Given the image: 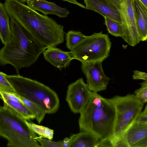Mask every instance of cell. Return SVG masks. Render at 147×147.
Instances as JSON below:
<instances>
[{"mask_svg": "<svg viewBox=\"0 0 147 147\" xmlns=\"http://www.w3.org/2000/svg\"><path fill=\"white\" fill-rule=\"evenodd\" d=\"M10 18L16 20L46 48L63 42V26L47 15L40 14L19 0H5Z\"/></svg>", "mask_w": 147, "mask_h": 147, "instance_id": "cell-1", "label": "cell"}, {"mask_svg": "<svg viewBox=\"0 0 147 147\" xmlns=\"http://www.w3.org/2000/svg\"><path fill=\"white\" fill-rule=\"evenodd\" d=\"M11 36L0 49V64L12 65L17 74L22 67L33 64L46 49L27 30L13 18H10Z\"/></svg>", "mask_w": 147, "mask_h": 147, "instance_id": "cell-2", "label": "cell"}, {"mask_svg": "<svg viewBox=\"0 0 147 147\" xmlns=\"http://www.w3.org/2000/svg\"><path fill=\"white\" fill-rule=\"evenodd\" d=\"M80 113L78 123L80 131L90 133L100 141L112 135L115 111L108 99L92 92L89 101Z\"/></svg>", "mask_w": 147, "mask_h": 147, "instance_id": "cell-3", "label": "cell"}, {"mask_svg": "<svg viewBox=\"0 0 147 147\" xmlns=\"http://www.w3.org/2000/svg\"><path fill=\"white\" fill-rule=\"evenodd\" d=\"M26 120L4 103L0 107V136L8 140V147H40L37 137Z\"/></svg>", "mask_w": 147, "mask_h": 147, "instance_id": "cell-4", "label": "cell"}, {"mask_svg": "<svg viewBox=\"0 0 147 147\" xmlns=\"http://www.w3.org/2000/svg\"><path fill=\"white\" fill-rule=\"evenodd\" d=\"M6 78L18 95L38 105L48 114L56 112L59 106L58 96L49 87L36 80L19 75Z\"/></svg>", "mask_w": 147, "mask_h": 147, "instance_id": "cell-5", "label": "cell"}, {"mask_svg": "<svg viewBox=\"0 0 147 147\" xmlns=\"http://www.w3.org/2000/svg\"><path fill=\"white\" fill-rule=\"evenodd\" d=\"M108 99L114 105L115 111L113 133L110 138H118L134 123L144 104L133 94L116 95Z\"/></svg>", "mask_w": 147, "mask_h": 147, "instance_id": "cell-6", "label": "cell"}, {"mask_svg": "<svg viewBox=\"0 0 147 147\" xmlns=\"http://www.w3.org/2000/svg\"><path fill=\"white\" fill-rule=\"evenodd\" d=\"M111 46L108 35L101 31L86 36L70 52L74 59L81 63L102 62L109 57Z\"/></svg>", "mask_w": 147, "mask_h": 147, "instance_id": "cell-7", "label": "cell"}, {"mask_svg": "<svg viewBox=\"0 0 147 147\" xmlns=\"http://www.w3.org/2000/svg\"><path fill=\"white\" fill-rule=\"evenodd\" d=\"M118 10L123 30L122 38L129 45L134 47L140 41L136 21L134 0H107Z\"/></svg>", "mask_w": 147, "mask_h": 147, "instance_id": "cell-8", "label": "cell"}, {"mask_svg": "<svg viewBox=\"0 0 147 147\" xmlns=\"http://www.w3.org/2000/svg\"><path fill=\"white\" fill-rule=\"evenodd\" d=\"M92 92L82 78L69 84L66 100L71 111L75 113H80L89 101Z\"/></svg>", "mask_w": 147, "mask_h": 147, "instance_id": "cell-9", "label": "cell"}, {"mask_svg": "<svg viewBox=\"0 0 147 147\" xmlns=\"http://www.w3.org/2000/svg\"><path fill=\"white\" fill-rule=\"evenodd\" d=\"M102 62L81 63L82 70L86 78L88 88L92 92L97 93L106 90L110 80L104 72Z\"/></svg>", "mask_w": 147, "mask_h": 147, "instance_id": "cell-10", "label": "cell"}, {"mask_svg": "<svg viewBox=\"0 0 147 147\" xmlns=\"http://www.w3.org/2000/svg\"><path fill=\"white\" fill-rule=\"evenodd\" d=\"M119 137L127 147H147V126L133 123Z\"/></svg>", "mask_w": 147, "mask_h": 147, "instance_id": "cell-11", "label": "cell"}, {"mask_svg": "<svg viewBox=\"0 0 147 147\" xmlns=\"http://www.w3.org/2000/svg\"><path fill=\"white\" fill-rule=\"evenodd\" d=\"M84 1L86 9L94 11L104 17L110 18L121 24L118 11L107 0H84Z\"/></svg>", "mask_w": 147, "mask_h": 147, "instance_id": "cell-12", "label": "cell"}, {"mask_svg": "<svg viewBox=\"0 0 147 147\" xmlns=\"http://www.w3.org/2000/svg\"><path fill=\"white\" fill-rule=\"evenodd\" d=\"M42 53L46 60L60 70L68 67L74 59L70 51H64L55 47L47 48Z\"/></svg>", "mask_w": 147, "mask_h": 147, "instance_id": "cell-13", "label": "cell"}, {"mask_svg": "<svg viewBox=\"0 0 147 147\" xmlns=\"http://www.w3.org/2000/svg\"><path fill=\"white\" fill-rule=\"evenodd\" d=\"M26 2L30 8L40 11L45 15L53 14L60 18H65L69 13L67 9L45 0H26Z\"/></svg>", "mask_w": 147, "mask_h": 147, "instance_id": "cell-14", "label": "cell"}, {"mask_svg": "<svg viewBox=\"0 0 147 147\" xmlns=\"http://www.w3.org/2000/svg\"><path fill=\"white\" fill-rule=\"evenodd\" d=\"M136 26L140 41L147 38V8L139 0H134Z\"/></svg>", "mask_w": 147, "mask_h": 147, "instance_id": "cell-15", "label": "cell"}, {"mask_svg": "<svg viewBox=\"0 0 147 147\" xmlns=\"http://www.w3.org/2000/svg\"><path fill=\"white\" fill-rule=\"evenodd\" d=\"M100 141L90 133L80 131L70 137L67 147H97Z\"/></svg>", "mask_w": 147, "mask_h": 147, "instance_id": "cell-16", "label": "cell"}, {"mask_svg": "<svg viewBox=\"0 0 147 147\" xmlns=\"http://www.w3.org/2000/svg\"><path fill=\"white\" fill-rule=\"evenodd\" d=\"M10 18L4 4L0 2V39L4 45L8 42L11 36Z\"/></svg>", "mask_w": 147, "mask_h": 147, "instance_id": "cell-17", "label": "cell"}, {"mask_svg": "<svg viewBox=\"0 0 147 147\" xmlns=\"http://www.w3.org/2000/svg\"><path fill=\"white\" fill-rule=\"evenodd\" d=\"M5 103L26 120L35 118L34 115L23 103L9 100H3Z\"/></svg>", "mask_w": 147, "mask_h": 147, "instance_id": "cell-18", "label": "cell"}, {"mask_svg": "<svg viewBox=\"0 0 147 147\" xmlns=\"http://www.w3.org/2000/svg\"><path fill=\"white\" fill-rule=\"evenodd\" d=\"M86 36L79 31H69L65 33L67 47L71 51L80 43Z\"/></svg>", "mask_w": 147, "mask_h": 147, "instance_id": "cell-19", "label": "cell"}, {"mask_svg": "<svg viewBox=\"0 0 147 147\" xmlns=\"http://www.w3.org/2000/svg\"><path fill=\"white\" fill-rule=\"evenodd\" d=\"M17 95L22 102L34 115L35 118L38 122L39 123H40L46 114L45 111L35 103L18 95L17 94Z\"/></svg>", "mask_w": 147, "mask_h": 147, "instance_id": "cell-20", "label": "cell"}, {"mask_svg": "<svg viewBox=\"0 0 147 147\" xmlns=\"http://www.w3.org/2000/svg\"><path fill=\"white\" fill-rule=\"evenodd\" d=\"M105 18V24L106 26L108 32L115 37H121L123 35L122 26L120 23L107 17Z\"/></svg>", "mask_w": 147, "mask_h": 147, "instance_id": "cell-21", "label": "cell"}, {"mask_svg": "<svg viewBox=\"0 0 147 147\" xmlns=\"http://www.w3.org/2000/svg\"><path fill=\"white\" fill-rule=\"evenodd\" d=\"M27 123L32 130L40 137L47 138L49 140L52 139L54 134V131L53 129L43 126L29 123L27 121Z\"/></svg>", "mask_w": 147, "mask_h": 147, "instance_id": "cell-22", "label": "cell"}, {"mask_svg": "<svg viewBox=\"0 0 147 147\" xmlns=\"http://www.w3.org/2000/svg\"><path fill=\"white\" fill-rule=\"evenodd\" d=\"M6 75L0 71V91L16 93L14 88L7 79Z\"/></svg>", "mask_w": 147, "mask_h": 147, "instance_id": "cell-23", "label": "cell"}, {"mask_svg": "<svg viewBox=\"0 0 147 147\" xmlns=\"http://www.w3.org/2000/svg\"><path fill=\"white\" fill-rule=\"evenodd\" d=\"M141 87L134 91L137 98L144 104L147 102V81L140 83Z\"/></svg>", "mask_w": 147, "mask_h": 147, "instance_id": "cell-24", "label": "cell"}, {"mask_svg": "<svg viewBox=\"0 0 147 147\" xmlns=\"http://www.w3.org/2000/svg\"><path fill=\"white\" fill-rule=\"evenodd\" d=\"M36 140L40 143L42 147H65V143L64 140L56 142L51 140H46L40 136L37 137Z\"/></svg>", "mask_w": 147, "mask_h": 147, "instance_id": "cell-25", "label": "cell"}, {"mask_svg": "<svg viewBox=\"0 0 147 147\" xmlns=\"http://www.w3.org/2000/svg\"><path fill=\"white\" fill-rule=\"evenodd\" d=\"M134 123L147 126V105H146L144 111L140 112Z\"/></svg>", "mask_w": 147, "mask_h": 147, "instance_id": "cell-26", "label": "cell"}, {"mask_svg": "<svg viewBox=\"0 0 147 147\" xmlns=\"http://www.w3.org/2000/svg\"><path fill=\"white\" fill-rule=\"evenodd\" d=\"M0 94L3 100H9L23 103L17 96L16 93L13 94L8 92L0 91Z\"/></svg>", "mask_w": 147, "mask_h": 147, "instance_id": "cell-27", "label": "cell"}, {"mask_svg": "<svg viewBox=\"0 0 147 147\" xmlns=\"http://www.w3.org/2000/svg\"><path fill=\"white\" fill-rule=\"evenodd\" d=\"M132 77L134 79H140L147 81V73L138 70H136L134 71Z\"/></svg>", "mask_w": 147, "mask_h": 147, "instance_id": "cell-28", "label": "cell"}, {"mask_svg": "<svg viewBox=\"0 0 147 147\" xmlns=\"http://www.w3.org/2000/svg\"><path fill=\"white\" fill-rule=\"evenodd\" d=\"M68 2L77 5L83 8H85V6L77 2L76 0H61Z\"/></svg>", "mask_w": 147, "mask_h": 147, "instance_id": "cell-29", "label": "cell"}, {"mask_svg": "<svg viewBox=\"0 0 147 147\" xmlns=\"http://www.w3.org/2000/svg\"><path fill=\"white\" fill-rule=\"evenodd\" d=\"M146 8H147V0H139Z\"/></svg>", "mask_w": 147, "mask_h": 147, "instance_id": "cell-30", "label": "cell"}, {"mask_svg": "<svg viewBox=\"0 0 147 147\" xmlns=\"http://www.w3.org/2000/svg\"><path fill=\"white\" fill-rule=\"evenodd\" d=\"M19 1H20L22 3L25 4V3L26 2V0H19Z\"/></svg>", "mask_w": 147, "mask_h": 147, "instance_id": "cell-31", "label": "cell"}]
</instances>
